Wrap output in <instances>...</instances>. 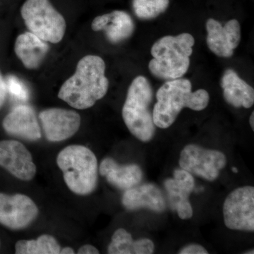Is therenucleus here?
Segmentation results:
<instances>
[{"label":"nucleus","mask_w":254,"mask_h":254,"mask_svg":"<svg viewBox=\"0 0 254 254\" xmlns=\"http://www.w3.org/2000/svg\"><path fill=\"white\" fill-rule=\"evenodd\" d=\"M108 88L104 60L87 55L78 61L75 73L63 83L58 98L74 109L86 110L104 98Z\"/></svg>","instance_id":"f257e3e1"},{"label":"nucleus","mask_w":254,"mask_h":254,"mask_svg":"<svg viewBox=\"0 0 254 254\" xmlns=\"http://www.w3.org/2000/svg\"><path fill=\"white\" fill-rule=\"evenodd\" d=\"M157 103L153 110V122L160 128L173 125L184 108L201 111L207 108L210 100L208 92L203 89L191 91L190 80H170L159 88Z\"/></svg>","instance_id":"f03ea898"},{"label":"nucleus","mask_w":254,"mask_h":254,"mask_svg":"<svg viewBox=\"0 0 254 254\" xmlns=\"http://www.w3.org/2000/svg\"><path fill=\"white\" fill-rule=\"evenodd\" d=\"M56 163L72 193L88 195L94 191L99 172L98 160L90 148L83 145H68L58 153Z\"/></svg>","instance_id":"7ed1b4c3"},{"label":"nucleus","mask_w":254,"mask_h":254,"mask_svg":"<svg viewBox=\"0 0 254 254\" xmlns=\"http://www.w3.org/2000/svg\"><path fill=\"white\" fill-rule=\"evenodd\" d=\"M194 43V38L190 33L160 38L150 51L153 57L148 65L150 72L155 77L168 81L181 78L190 67Z\"/></svg>","instance_id":"20e7f679"},{"label":"nucleus","mask_w":254,"mask_h":254,"mask_svg":"<svg viewBox=\"0 0 254 254\" xmlns=\"http://www.w3.org/2000/svg\"><path fill=\"white\" fill-rule=\"evenodd\" d=\"M153 89L144 76L133 80L123 108V118L128 131L138 140L150 141L155 135V125L150 105Z\"/></svg>","instance_id":"39448f33"},{"label":"nucleus","mask_w":254,"mask_h":254,"mask_svg":"<svg viewBox=\"0 0 254 254\" xmlns=\"http://www.w3.org/2000/svg\"><path fill=\"white\" fill-rule=\"evenodd\" d=\"M21 14L29 31L43 41L57 44L64 37L65 18L50 0H26L21 6Z\"/></svg>","instance_id":"423d86ee"},{"label":"nucleus","mask_w":254,"mask_h":254,"mask_svg":"<svg viewBox=\"0 0 254 254\" xmlns=\"http://www.w3.org/2000/svg\"><path fill=\"white\" fill-rule=\"evenodd\" d=\"M179 164L189 173L212 182L218 178L220 170L225 168L227 158L218 150L190 144L182 149Z\"/></svg>","instance_id":"0eeeda50"},{"label":"nucleus","mask_w":254,"mask_h":254,"mask_svg":"<svg viewBox=\"0 0 254 254\" xmlns=\"http://www.w3.org/2000/svg\"><path fill=\"white\" fill-rule=\"evenodd\" d=\"M225 226L232 230L254 231V188L240 187L227 195L223 204Z\"/></svg>","instance_id":"6e6552de"},{"label":"nucleus","mask_w":254,"mask_h":254,"mask_svg":"<svg viewBox=\"0 0 254 254\" xmlns=\"http://www.w3.org/2000/svg\"><path fill=\"white\" fill-rule=\"evenodd\" d=\"M39 208L23 193H0V224L12 230L27 228L38 218Z\"/></svg>","instance_id":"1a4fd4ad"},{"label":"nucleus","mask_w":254,"mask_h":254,"mask_svg":"<svg viewBox=\"0 0 254 254\" xmlns=\"http://www.w3.org/2000/svg\"><path fill=\"white\" fill-rule=\"evenodd\" d=\"M38 118L46 139L54 143L66 141L74 136L81 125V118L77 112L64 108L43 110Z\"/></svg>","instance_id":"9d476101"},{"label":"nucleus","mask_w":254,"mask_h":254,"mask_svg":"<svg viewBox=\"0 0 254 254\" xmlns=\"http://www.w3.org/2000/svg\"><path fill=\"white\" fill-rule=\"evenodd\" d=\"M0 167L23 182L31 181L37 173L31 152L16 140L0 141Z\"/></svg>","instance_id":"9b49d317"},{"label":"nucleus","mask_w":254,"mask_h":254,"mask_svg":"<svg viewBox=\"0 0 254 254\" xmlns=\"http://www.w3.org/2000/svg\"><path fill=\"white\" fill-rule=\"evenodd\" d=\"M206 43L209 49L214 54L221 58H230L240 43L241 27L235 19L230 20L222 26L213 18H209L206 23Z\"/></svg>","instance_id":"f8f14e48"},{"label":"nucleus","mask_w":254,"mask_h":254,"mask_svg":"<svg viewBox=\"0 0 254 254\" xmlns=\"http://www.w3.org/2000/svg\"><path fill=\"white\" fill-rule=\"evenodd\" d=\"M173 176L174 178L167 179L164 183L168 192L169 203L180 218L188 220L193 216L190 195L194 190V178L192 174L182 168L175 170Z\"/></svg>","instance_id":"ddd939ff"},{"label":"nucleus","mask_w":254,"mask_h":254,"mask_svg":"<svg viewBox=\"0 0 254 254\" xmlns=\"http://www.w3.org/2000/svg\"><path fill=\"white\" fill-rule=\"evenodd\" d=\"M5 131L11 136L28 141H36L42 136L41 125L35 110L27 105L13 108L2 121Z\"/></svg>","instance_id":"4468645a"},{"label":"nucleus","mask_w":254,"mask_h":254,"mask_svg":"<svg viewBox=\"0 0 254 254\" xmlns=\"http://www.w3.org/2000/svg\"><path fill=\"white\" fill-rule=\"evenodd\" d=\"M91 28L94 31H104L108 41L117 44L131 37L134 31V23L125 11H114L95 17Z\"/></svg>","instance_id":"2eb2a0df"},{"label":"nucleus","mask_w":254,"mask_h":254,"mask_svg":"<svg viewBox=\"0 0 254 254\" xmlns=\"http://www.w3.org/2000/svg\"><path fill=\"white\" fill-rule=\"evenodd\" d=\"M98 172L110 185L122 190L137 186L143 179V172L138 165H120L112 158L102 160Z\"/></svg>","instance_id":"dca6fc26"},{"label":"nucleus","mask_w":254,"mask_h":254,"mask_svg":"<svg viewBox=\"0 0 254 254\" xmlns=\"http://www.w3.org/2000/svg\"><path fill=\"white\" fill-rule=\"evenodd\" d=\"M122 203L125 208L129 210L146 208L160 213L166 208L163 193L158 187L152 184H145L126 190Z\"/></svg>","instance_id":"f3484780"},{"label":"nucleus","mask_w":254,"mask_h":254,"mask_svg":"<svg viewBox=\"0 0 254 254\" xmlns=\"http://www.w3.org/2000/svg\"><path fill=\"white\" fill-rule=\"evenodd\" d=\"M49 49L47 42L30 31L21 33L15 41V53L27 69L39 68L46 59Z\"/></svg>","instance_id":"a211bd4d"},{"label":"nucleus","mask_w":254,"mask_h":254,"mask_svg":"<svg viewBox=\"0 0 254 254\" xmlns=\"http://www.w3.org/2000/svg\"><path fill=\"white\" fill-rule=\"evenodd\" d=\"M225 101L235 108H250L254 103V90L232 69H227L221 79Z\"/></svg>","instance_id":"6ab92c4d"},{"label":"nucleus","mask_w":254,"mask_h":254,"mask_svg":"<svg viewBox=\"0 0 254 254\" xmlns=\"http://www.w3.org/2000/svg\"><path fill=\"white\" fill-rule=\"evenodd\" d=\"M154 251V243L149 239L134 241L131 234L124 228L114 232L108 248L110 254H151Z\"/></svg>","instance_id":"aec40b11"},{"label":"nucleus","mask_w":254,"mask_h":254,"mask_svg":"<svg viewBox=\"0 0 254 254\" xmlns=\"http://www.w3.org/2000/svg\"><path fill=\"white\" fill-rule=\"evenodd\" d=\"M61 245L53 235L44 234L35 240H18L15 245L16 254H58Z\"/></svg>","instance_id":"412c9836"},{"label":"nucleus","mask_w":254,"mask_h":254,"mask_svg":"<svg viewBox=\"0 0 254 254\" xmlns=\"http://www.w3.org/2000/svg\"><path fill=\"white\" fill-rule=\"evenodd\" d=\"M169 0H133L135 14L141 19H152L168 9Z\"/></svg>","instance_id":"4be33fe9"},{"label":"nucleus","mask_w":254,"mask_h":254,"mask_svg":"<svg viewBox=\"0 0 254 254\" xmlns=\"http://www.w3.org/2000/svg\"><path fill=\"white\" fill-rule=\"evenodd\" d=\"M7 91L15 98L21 100H27L29 98L28 88L21 80L14 76H9L6 78Z\"/></svg>","instance_id":"5701e85b"},{"label":"nucleus","mask_w":254,"mask_h":254,"mask_svg":"<svg viewBox=\"0 0 254 254\" xmlns=\"http://www.w3.org/2000/svg\"><path fill=\"white\" fill-rule=\"evenodd\" d=\"M180 254H208L204 247L199 245H190L182 248L179 252Z\"/></svg>","instance_id":"b1692460"},{"label":"nucleus","mask_w":254,"mask_h":254,"mask_svg":"<svg viewBox=\"0 0 254 254\" xmlns=\"http://www.w3.org/2000/svg\"><path fill=\"white\" fill-rule=\"evenodd\" d=\"M6 93H7V88H6V80L3 77L0 71V110L4 104Z\"/></svg>","instance_id":"393cba45"},{"label":"nucleus","mask_w":254,"mask_h":254,"mask_svg":"<svg viewBox=\"0 0 254 254\" xmlns=\"http://www.w3.org/2000/svg\"><path fill=\"white\" fill-rule=\"evenodd\" d=\"M78 254H100L99 250L91 245H84L81 246L77 250Z\"/></svg>","instance_id":"a878e982"},{"label":"nucleus","mask_w":254,"mask_h":254,"mask_svg":"<svg viewBox=\"0 0 254 254\" xmlns=\"http://www.w3.org/2000/svg\"><path fill=\"white\" fill-rule=\"evenodd\" d=\"M62 254H74L75 251L73 248L70 247H64L60 250V253Z\"/></svg>","instance_id":"bb28decb"},{"label":"nucleus","mask_w":254,"mask_h":254,"mask_svg":"<svg viewBox=\"0 0 254 254\" xmlns=\"http://www.w3.org/2000/svg\"><path fill=\"white\" fill-rule=\"evenodd\" d=\"M250 126L252 127V130L254 131V113H252L250 119Z\"/></svg>","instance_id":"cd10ccee"},{"label":"nucleus","mask_w":254,"mask_h":254,"mask_svg":"<svg viewBox=\"0 0 254 254\" xmlns=\"http://www.w3.org/2000/svg\"><path fill=\"white\" fill-rule=\"evenodd\" d=\"M232 171H233L234 173H238V170H237V169L236 168H232Z\"/></svg>","instance_id":"c85d7f7f"},{"label":"nucleus","mask_w":254,"mask_h":254,"mask_svg":"<svg viewBox=\"0 0 254 254\" xmlns=\"http://www.w3.org/2000/svg\"><path fill=\"white\" fill-rule=\"evenodd\" d=\"M245 254H254V250L250 251V252H246Z\"/></svg>","instance_id":"c756f323"},{"label":"nucleus","mask_w":254,"mask_h":254,"mask_svg":"<svg viewBox=\"0 0 254 254\" xmlns=\"http://www.w3.org/2000/svg\"><path fill=\"white\" fill-rule=\"evenodd\" d=\"M0 246H1V242H0Z\"/></svg>","instance_id":"7c9ffc66"}]
</instances>
